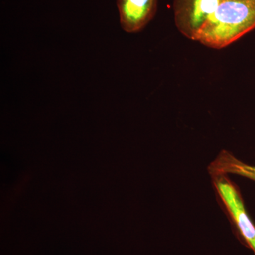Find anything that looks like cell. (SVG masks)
<instances>
[{
	"instance_id": "cell-3",
	"label": "cell",
	"mask_w": 255,
	"mask_h": 255,
	"mask_svg": "<svg viewBox=\"0 0 255 255\" xmlns=\"http://www.w3.org/2000/svg\"><path fill=\"white\" fill-rule=\"evenodd\" d=\"M221 0H174V23L178 31L197 41L199 32L209 21Z\"/></svg>"
},
{
	"instance_id": "cell-4",
	"label": "cell",
	"mask_w": 255,
	"mask_h": 255,
	"mask_svg": "<svg viewBox=\"0 0 255 255\" xmlns=\"http://www.w3.org/2000/svg\"><path fill=\"white\" fill-rule=\"evenodd\" d=\"M158 0H117L121 26L128 33L141 31L155 17Z\"/></svg>"
},
{
	"instance_id": "cell-1",
	"label": "cell",
	"mask_w": 255,
	"mask_h": 255,
	"mask_svg": "<svg viewBox=\"0 0 255 255\" xmlns=\"http://www.w3.org/2000/svg\"><path fill=\"white\" fill-rule=\"evenodd\" d=\"M255 29V0H221L199 32L197 41L220 50Z\"/></svg>"
},
{
	"instance_id": "cell-5",
	"label": "cell",
	"mask_w": 255,
	"mask_h": 255,
	"mask_svg": "<svg viewBox=\"0 0 255 255\" xmlns=\"http://www.w3.org/2000/svg\"><path fill=\"white\" fill-rule=\"evenodd\" d=\"M208 171L211 177L219 174H235L255 182V167L243 163L226 150L220 152L216 159L208 167Z\"/></svg>"
},
{
	"instance_id": "cell-2",
	"label": "cell",
	"mask_w": 255,
	"mask_h": 255,
	"mask_svg": "<svg viewBox=\"0 0 255 255\" xmlns=\"http://www.w3.org/2000/svg\"><path fill=\"white\" fill-rule=\"evenodd\" d=\"M213 177L215 189L236 228L243 243L255 255V225L247 212L241 191L227 177L219 174Z\"/></svg>"
}]
</instances>
